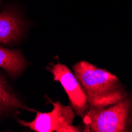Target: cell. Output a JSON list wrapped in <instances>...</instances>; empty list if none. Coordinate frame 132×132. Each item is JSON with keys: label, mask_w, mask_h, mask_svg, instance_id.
<instances>
[{"label": "cell", "mask_w": 132, "mask_h": 132, "mask_svg": "<svg viewBox=\"0 0 132 132\" xmlns=\"http://www.w3.org/2000/svg\"><path fill=\"white\" fill-rule=\"evenodd\" d=\"M73 70L86 93L89 108L102 109L126 97L119 86V79L110 72L86 61L77 63Z\"/></svg>", "instance_id": "obj_1"}, {"label": "cell", "mask_w": 132, "mask_h": 132, "mask_svg": "<svg viewBox=\"0 0 132 132\" xmlns=\"http://www.w3.org/2000/svg\"><path fill=\"white\" fill-rule=\"evenodd\" d=\"M130 110V102L126 97L116 104L102 109L89 108L82 116L85 124L84 131H125Z\"/></svg>", "instance_id": "obj_2"}, {"label": "cell", "mask_w": 132, "mask_h": 132, "mask_svg": "<svg viewBox=\"0 0 132 132\" xmlns=\"http://www.w3.org/2000/svg\"><path fill=\"white\" fill-rule=\"evenodd\" d=\"M53 109L48 112L36 111V116L30 122L18 119V122L24 127H29L35 132H78L80 127L73 125L75 112L70 105H63L59 101L53 102Z\"/></svg>", "instance_id": "obj_3"}, {"label": "cell", "mask_w": 132, "mask_h": 132, "mask_svg": "<svg viewBox=\"0 0 132 132\" xmlns=\"http://www.w3.org/2000/svg\"><path fill=\"white\" fill-rule=\"evenodd\" d=\"M49 70L54 80L60 83L64 89L75 114L82 116L89 109L88 98L76 76L66 65L60 63L52 64Z\"/></svg>", "instance_id": "obj_4"}, {"label": "cell", "mask_w": 132, "mask_h": 132, "mask_svg": "<svg viewBox=\"0 0 132 132\" xmlns=\"http://www.w3.org/2000/svg\"><path fill=\"white\" fill-rule=\"evenodd\" d=\"M25 21L18 10L8 7L0 13V44L16 43L22 36Z\"/></svg>", "instance_id": "obj_5"}, {"label": "cell", "mask_w": 132, "mask_h": 132, "mask_svg": "<svg viewBox=\"0 0 132 132\" xmlns=\"http://www.w3.org/2000/svg\"><path fill=\"white\" fill-rule=\"evenodd\" d=\"M26 67V60L19 50L0 47V67L13 78L18 77Z\"/></svg>", "instance_id": "obj_6"}, {"label": "cell", "mask_w": 132, "mask_h": 132, "mask_svg": "<svg viewBox=\"0 0 132 132\" xmlns=\"http://www.w3.org/2000/svg\"><path fill=\"white\" fill-rule=\"evenodd\" d=\"M20 109L30 110L12 91L4 76L0 73V116Z\"/></svg>", "instance_id": "obj_7"}, {"label": "cell", "mask_w": 132, "mask_h": 132, "mask_svg": "<svg viewBox=\"0 0 132 132\" xmlns=\"http://www.w3.org/2000/svg\"><path fill=\"white\" fill-rule=\"evenodd\" d=\"M1 1H2V0H0V3H1Z\"/></svg>", "instance_id": "obj_8"}]
</instances>
